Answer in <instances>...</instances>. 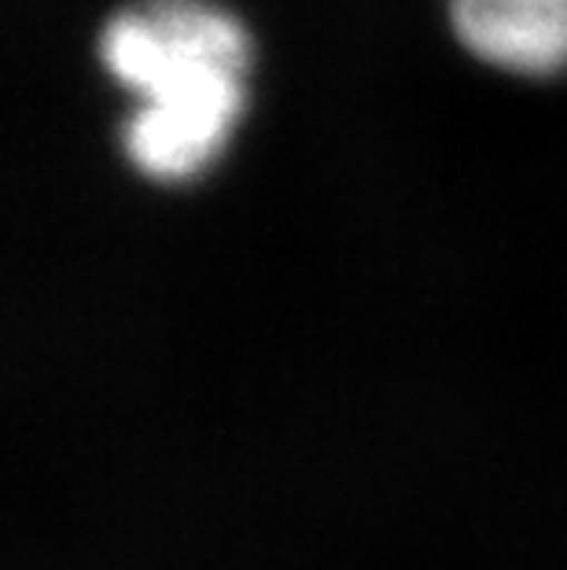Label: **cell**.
Wrapping results in <instances>:
<instances>
[{"instance_id":"1","label":"cell","mask_w":567,"mask_h":570,"mask_svg":"<svg viewBox=\"0 0 567 570\" xmlns=\"http://www.w3.org/2000/svg\"><path fill=\"white\" fill-rule=\"evenodd\" d=\"M100 63L133 96L123 151L144 177L180 185L218 163L244 115L247 30L214 0H137L107 19Z\"/></svg>"},{"instance_id":"2","label":"cell","mask_w":567,"mask_h":570,"mask_svg":"<svg viewBox=\"0 0 567 570\" xmlns=\"http://www.w3.org/2000/svg\"><path fill=\"white\" fill-rule=\"evenodd\" d=\"M461 45L482 63L524 78L567 67V0H450Z\"/></svg>"}]
</instances>
